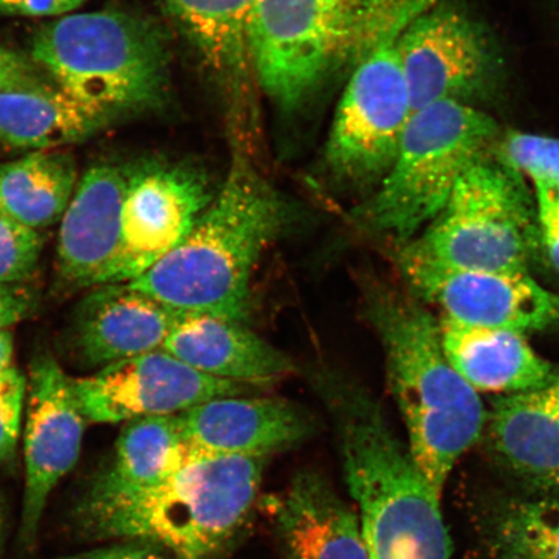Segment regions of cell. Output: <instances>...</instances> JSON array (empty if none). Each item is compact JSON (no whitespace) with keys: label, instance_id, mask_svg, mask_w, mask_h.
Segmentation results:
<instances>
[{"label":"cell","instance_id":"cell-1","mask_svg":"<svg viewBox=\"0 0 559 559\" xmlns=\"http://www.w3.org/2000/svg\"><path fill=\"white\" fill-rule=\"evenodd\" d=\"M295 221L288 200L237 145L225 180L191 233L128 284L183 317L247 324L257 267Z\"/></svg>","mask_w":559,"mask_h":559},{"label":"cell","instance_id":"cell-2","mask_svg":"<svg viewBox=\"0 0 559 559\" xmlns=\"http://www.w3.org/2000/svg\"><path fill=\"white\" fill-rule=\"evenodd\" d=\"M311 388L334 426L370 559H450L442 496L417 469L380 402L333 367L314 374Z\"/></svg>","mask_w":559,"mask_h":559},{"label":"cell","instance_id":"cell-3","mask_svg":"<svg viewBox=\"0 0 559 559\" xmlns=\"http://www.w3.org/2000/svg\"><path fill=\"white\" fill-rule=\"evenodd\" d=\"M361 295L362 311L383 349L411 457L442 496L453 467L484 431V403L447 359L439 321L423 302L376 280H361Z\"/></svg>","mask_w":559,"mask_h":559},{"label":"cell","instance_id":"cell-4","mask_svg":"<svg viewBox=\"0 0 559 559\" xmlns=\"http://www.w3.org/2000/svg\"><path fill=\"white\" fill-rule=\"evenodd\" d=\"M432 5L436 0H255L251 68L272 102L299 109Z\"/></svg>","mask_w":559,"mask_h":559},{"label":"cell","instance_id":"cell-5","mask_svg":"<svg viewBox=\"0 0 559 559\" xmlns=\"http://www.w3.org/2000/svg\"><path fill=\"white\" fill-rule=\"evenodd\" d=\"M32 60L61 91L111 120L165 103L164 40L128 12L72 13L46 24L34 35Z\"/></svg>","mask_w":559,"mask_h":559},{"label":"cell","instance_id":"cell-6","mask_svg":"<svg viewBox=\"0 0 559 559\" xmlns=\"http://www.w3.org/2000/svg\"><path fill=\"white\" fill-rule=\"evenodd\" d=\"M498 123L469 103L440 102L416 110L393 166L353 219L367 233L402 245L430 225L459 180L491 155Z\"/></svg>","mask_w":559,"mask_h":559},{"label":"cell","instance_id":"cell-7","mask_svg":"<svg viewBox=\"0 0 559 559\" xmlns=\"http://www.w3.org/2000/svg\"><path fill=\"white\" fill-rule=\"evenodd\" d=\"M264 460L193 451L163 484L96 530L160 545L177 559H212L247 521Z\"/></svg>","mask_w":559,"mask_h":559},{"label":"cell","instance_id":"cell-8","mask_svg":"<svg viewBox=\"0 0 559 559\" xmlns=\"http://www.w3.org/2000/svg\"><path fill=\"white\" fill-rule=\"evenodd\" d=\"M539 242L526 178L489 156L459 180L428 227L397 245L396 254L450 267L530 274Z\"/></svg>","mask_w":559,"mask_h":559},{"label":"cell","instance_id":"cell-9","mask_svg":"<svg viewBox=\"0 0 559 559\" xmlns=\"http://www.w3.org/2000/svg\"><path fill=\"white\" fill-rule=\"evenodd\" d=\"M414 114L395 39L349 75L325 145L328 169L344 183H380Z\"/></svg>","mask_w":559,"mask_h":559},{"label":"cell","instance_id":"cell-10","mask_svg":"<svg viewBox=\"0 0 559 559\" xmlns=\"http://www.w3.org/2000/svg\"><path fill=\"white\" fill-rule=\"evenodd\" d=\"M396 263L417 298L456 323L523 334L559 321V297L526 272L450 267L401 254Z\"/></svg>","mask_w":559,"mask_h":559},{"label":"cell","instance_id":"cell-11","mask_svg":"<svg viewBox=\"0 0 559 559\" xmlns=\"http://www.w3.org/2000/svg\"><path fill=\"white\" fill-rule=\"evenodd\" d=\"M73 389L83 415L93 424L178 416L216 397L250 391L241 384L202 374L164 348L73 379Z\"/></svg>","mask_w":559,"mask_h":559},{"label":"cell","instance_id":"cell-12","mask_svg":"<svg viewBox=\"0 0 559 559\" xmlns=\"http://www.w3.org/2000/svg\"><path fill=\"white\" fill-rule=\"evenodd\" d=\"M214 194L192 167L155 165L132 174L120 251L103 285L131 283L163 260L191 233Z\"/></svg>","mask_w":559,"mask_h":559},{"label":"cell","instance_id":"cell-13","mask_svg":"<svg viewBox=\"0 0 559 559\" xmlns=\"http://www.w3.org/2000/svg\"><path fill=\"white\" fill-rule=\"evenodd\" d=\"M396 48L414 111L440 102L467 103L491 81V46L463 12L432 5L405 27Z\"/></svg>","mask_w":559,"mask_h":559},{"label":"cell","instance_id":"cell-14","mask_svg":"<svg viewBox=\"0 0 559 559\" xmlns=\"http://www.w3.org/2000/svg\"><path fill=\"white\" fill-rule=\"evenodd\" d=\"M26 380L23 530L33 539L48 496L80 459L87 419L76 401L72 377L52 356H37Z\"/></svg>","mask_w":559,"mask_h":559},{"label":"cell","instance_id":"cell-15","mask_svg":"<svg viewBox=\"0 0 559 559\" xmlns=\"http://www.w3.org/2000/svg\"><path fill=\"white\" fill-rule=\"evenodd\" d=\"M194 452L265 459L313 435L310 412L283 397L222 396L180 415Z\"/></svg>","mask_w":559,"mask_h":559},{"label":"cell","instance_id":"cell-16","mask_svg":"<svg viewBox=\"0 0 559 559\" xmlns=\"http://www.w3.org/2000/svg\"><path fill=\"white\" fill-rule=\"evenodd\" d=\"M181 318L129 284L94 286L74 312V352L85 365L103 368L156 352Z\"/></svg>","mask_w":559,"mask_h":559},{"label":"cell","instance_id":"cell-17","mask_svg":"<svg viewBox=\"0 0 559 559\" xmlns=\"http://www.w3.org/2000/svg\"><path fill=\"white\" fill-rule=\"evenodd\" d=\"M129 177L120 167H91L62 215L58 270L80 288L103 285L120 251Z\"/></svg>","mask_w":559,"mask_h":559},{"label":"cell","instance_id":"cell-18","mask_svg":"<svg viewBox=\"0 0 559 559\" xmlns=\"http://www.w3.org/2000/svg\"><path fill=\"white\" fill-rule=\"evenodd\" d=\"M165 352L213 379L265 386L295 372L288 355L239 321L188 314L166 340Z\"/></svg>","mask_w":559,"mask_h":559},{"label":"cell","instance_id":"cell-19","mask_svg":"<svg viewBox=\"0 0 559 559\" xmlns=\"http://www.w3.org/2000/svg\"><path fill=\"white\" fill-rule=\"evenodd\" d=\"M193 450L180 415L134 419L118 437L114 464L97 481L87 502L94 528L158 487Z\"/></svg>","mask_w":559,"mask_h":559},{"label":"cell","instance_id":"cell-20","mask_svg":"<svg viewBox=\"0 0 559 559\" xmlns=\"http://www.w3.org/2000/svg\"><path fill=\"white\" fill-rule=\"evenodd\" d=\"M440 341L456 372L479 393L519 394L554 384L558 377L524 335L508 330L439 321Z\"/></svg>","mask_w":559,"mask_h":559},{"label":"cell","instance_id":"cell-21","mask_svg":"<svg viewBox=\"0 0 559 559\" xmlns=\"http://www.w3.org/2000/svg\"><path fill=\"white\" fill-rule=\"evenodd\" d=\"M277 519L288 559H370L358 510L318 474L293 480Z\"/></svg>","mask_w":559,"mask_h":559},{"label":"cell","instance_id":"cell-22","mask_svg":"<svg viewBox=\"0 0 559 559\" xmlns=\"http://www.w3.org/2000/svg\"><path fill=\"white\" fill-rule=\"evenodd\" d=\"M489 429L496 452L531 484L559 493V388L501 396Z\"/></svg>","mask_w":559,"mask_h":559},{"label":"cell","instance_id":"cell-23","mask_svg":"<svg viewBox=\"0 0 559 559\" xmlns=\"http://www.w3.org/2000/svg\"><path fill=\"white\" fill-rule=\"evenodd\" d=\"M216 82L233 97L247 94L251 68L248 24L255 0H163Z\"/></svg>","mask_w":559,"mask_h":559},{"label":"cell","instance_id":"cell-24","mask_svg":"<svg viewBox=\"0 0 559 559\" xmlns=\"http://www.w3.org/2000/svg\"><path fill=\"white\" fill-rule=\"evenodd\" d=\"M111 118L60 88L0 91V143L48 151L83 142Z\"/></svg>","mask_w":559,"mask_h":559},{"label":"cell","instance_id":"cell-25","mask_svg":"<svg viewBox=\"0 0 559 559\" xmlns=\"http://www.w3.org/2000/svg\"><path fill=\"white\" fill-rule=\"evenodd\" d=\"M75 185L76 166L72 156L35 151L0 167V210L38 230L64 215Z\"/></svg>","mask_w":559,"mask_h":559},{"label":"cell","instance_id":"cell-26","mask_svg":"<svg viewBox=\"0 0 559 559\" xmlns=\"http://www.w3.org/2000/svg\"><path fill=\"white\" fill-rule=\"evenodd\" d=\"M492 540L502 559H559V499L510 502L495 516Z\"/></svg>","mask_w":559,"mask_h":559},{"label":"cell","instance_id":"cell-27","mask_svg":"<svg viewBox=\"0 0 559 559\" xmlns=\"http://www.w3.org/2000/svg\"><path fill=\"white\" fill-rule=\"evenodd\" d=\"M496 153L502 163L524 178L549 179L559 183V139L512 131L500 139Z\"/></svg>","mask_w":559,"mask_h":559},{"label":"cell","instance_id":"cell-28","mask_svg":"<svg viewBox=\"0 0 559 559\" xmlns=\"http://www.w3.org/2000/svg\"><path fill=\"white\" fill-rule=\"evenodd\" d=\"M41 237L0 210V286L17 285L37 269Z\"/></svg>","mask_w":559,"mask_h":559},{"label":"cell","instance_id":"cell-29","mask_svg":"<svg viewBox=\"0 0 559 559\" xmlns=\"http://www.w3.org/2000/svg\"><path fill=\"white\" fill-rule=\"evenodd\" d=\"M27 380L15 367L0 372V460L15 453Z\"/></svg>","mask_w":559,"mask_h":559},{"label":"cell","instance_id":"cell-30","mask_svg":"<svg viewBox=\"0 0 559 559\" xmlns=\"http://www.w3.org/2000/svg\"><path fill=\"white\" fill-rule=\"evenodd\" d=\"M533 192L539 221L540 240L559 272V183L533 179Z\"/></svg>","mask_w":559,"mask_h":559},{"label":"cell","instance_id":"cell-31","mask_svg":"<svg viewBox=\"0 0 559 559\" xmlns=\"http://www.w3.org/2000/svg\"><path fill=\"white\" fill-rule=\"evenodd\" d=\"M32 59L0 45V91L53 87Z\"/></svg>","mask_w":559,"mask_h":559},{"label":"cell","instance_id":"cell-32","mask_svg":"<svg viewBox=\"0 0 559 559\" xmlns=\"http://www.w3.org/2000/svg\"><path fill=\"white\" fill-rule=\"evenodd\" d=\"M86 0H0V15L50 17L80 9Z\"/></svg>","mask_w":559,"mask_h":559},{"label":"cell","instance_id":"cell-33","mask_svg":"<svg viewBox=\"0 0 559 559\" xmlns=\"http://www.w3.org/2000/svg\"><path fill=\"white\" fill-rule=\"evenodd\" d=\"M35 299L31 292L17 285L0 286V330H10L34 311Z\"/></svg>","mask_w":559,"mask_h":559},{"label":"cell","instance_id":"cell-34","mask_svg":"<svg viewBox=\"0 0 559 559\" xmlns=\"http://www.w3.org/2000/svg\"><path fill=\"white\" fill-rule=\"evenodd\" d=\"M62 559H165L152 545L129 544Z\"/></svg>","mask_w":559,"mask_h":559},{"label":"cell","instance_id":"cell-35","mask_svg":"<svg viewBox=\"0 0 559 559\" xmlns=\"http://www.w3.org/2000/svg\"><path fill=\"white\" fill-rule=\"evenodd\" d=\"M13 352L15 342L10 330H0V372L12 368Z\"/></svg>","mask_w":559,"mask_h":559},{"label":"cell","instance_id":"cell-36","mask_svg":"<svg viewBox=\"0 0 559 559\" xmlns=\"http://www.w3.org/2000/svg\"><path fill=\"white\" fill-rule=\"evenodd\" d=\"M557 383H558V388H559V377H558Z\"/></svg>","mask_w":559,"mask_h":559}]
</instances>
